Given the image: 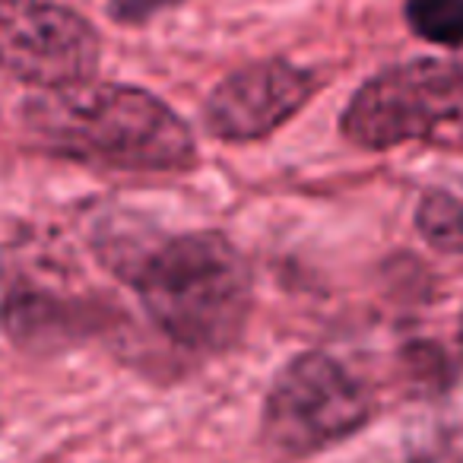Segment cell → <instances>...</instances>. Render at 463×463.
<instances>
[{"label":"cell","mask_w":463,"mask_h":463,"mask_svg":"<svg viewBox=\"0 0 463 463\" xmlns=\"http://www.w3.org/2000/svg\"><path fill=\"white\" fill-rule=\"evenodd\" d=\"M412 225L431 251L463 258V187H425L416 203Z\"/></svg>","instance_id":"cell-7"},{"label":"cell","mask_w":463,"mask_h":463,"mask_svg":"<svg viewBox=\"0 0 463 463\" xmlns=\"http://www.w3.org/2000/svg\"><path fill=\"white\" fill-rule=\"evenodd\" d=\"M374 416L368 384L336 355L308 349L286 362L260 406V444L279 463L308 460L359 435Z\"/></svg>","instance_id":"cell-3"},{"label":"cell","mask_w":463,"mask_h":463,"mask_svg":"<svg viewBox=\"0 0 463 463\" xmlns=\"http://www.w3.org/2000/svg\"><path fill=\"white\" fill-rule=\"evenodd\" d=\"M99 258L175 346L219 355L245 334L254 277L245 254L219 232L105 235Z\"/></svg>","instance_id":"cell-1"},{"label":"cell","mask_w":463,"mask_h":463,"mask_svg":"<svg viewBox=\"0 0 463 463\" xmlns=\"http://www.w3.org/2000/svg\"><path fill=\"white\" fill-rule=\"evenodd\" d=\"M175 4L181 0H109V16L121 26H140Z\"/></svg>","instance_id":"cell-9"},{"label":"cell","mask_w":463,"mask_h":463,"mask_svg":"<svg viewBox=\"0 0 463 463\" xmlns=\"http://www.w3.org/2000/svg\"><path fill=\"white\" fill-rule=\"evenodd\" d=\"M102 58L90 20L52 0H0V71L35 90L92 80Z\"/></svg>","instance_id":"cell-5"},{"label":"cell","mask_w":463,"mask_h":463,"mask_svg":"<svg viewBox=\"0 0 463 463\" xmlns=\"http://www.w3.org/2000/svg\"><path fill=\"white\" fill-rule=\"evenodd\" d=\"M412 35L438 48H463V0H403Z\"/></svg>","instance_id":"cell-8"},{"label":"cell","mask_w":463,"mask_h":463,"mask_svg":"<svg viewBox=\"0 0 463 463\" xmlns=\"http://www.w3.org/2000/svg\"><path fill=\"white\" fill-rule=\"evenodd\" d=\"M463 124V64L416 58L368 77L340 115L353 146L384 153L406 143L441 140Z\"/></svg>","instance_id":"cell-4"},{"label":"cell","mask_w":463,"mask_h":463,"mask_svg":"<svg viewBox=\"0 0 463 463\" xmlns=\"http://www.w3.org/2000/svg\"><path fill=\"white\" fill-rule=\"evenodd\" d=\"M20 118L29 140L58 159L118 172H184L197 165L187 121L140 86L86 80L39 90Z\"/></svg>","instance_id":"cell-2"},{"label":"cell","mask_w":463,"mask_h":463,"mask_svg":"<svg viewBox=\"0 0 463 463\" xmlns=\"http://www.w3.org/2000/svg\"><path fill=\"white\" fill-rule=\"evenodd\" d=\"M321 90L315 71L258 61L229 73L203 102V128L222 143H254L289 124Z\"/></svg>","instance_id":"cell-6"}]
</instances>
